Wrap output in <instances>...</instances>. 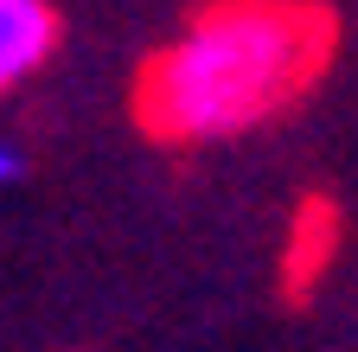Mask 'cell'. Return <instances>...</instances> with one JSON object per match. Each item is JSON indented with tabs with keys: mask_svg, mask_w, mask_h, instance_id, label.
Instances as JSON below:
<instances>
[{
	"mask_svg": "<svg viewBox=\"0 0 358 352\" xmlns=\"http://www.w3.org/2000/svg\"><path fill=\"white\" fill-rule=\"evenodd\" d=\"M333 20L301 0H224L141 71V122L166 141H217L288 109L327 71Z\"/></svg>",
	"mask_w": 358,
	"mask_h": 352,
	"instance_id": "6da1fadb",
	"label": "cell"
},
{
	"mask_svg": "<svg viewBox=\"0 0 358 352\" xmlns=\"http://www.w3.org/2000/svg\"><path fill=\"white\" fill-rule=\"evenodd\" d=\"M58 45V13L45 0H0V90L26 83Z\"/></svg>",
	"mask_w": 358,
	"mask_h": 352,
	"instance_id": "7a4b0ae2",
	"label": "cell"
},
{
	"mask_svg": "<svg viewBox=\"0 0 358 352\" xmlns=\"http://www.w3.org/2000/svg\"><path fill=\"white\" fill-rule=\"evenodd\" d=\"M7 180H20V154H7V148H0V186H7Z\"/></svg>",
	"mask_w": 358,
	"mask_h": 352,
	"instance_id": "3957f363",
	"label": "cell"
}]
</instances>
